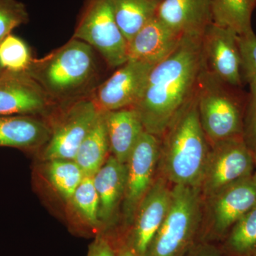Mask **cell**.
<instances>
[{
    "instance_id": "1",
    "label": "cell",
    "mask_w": 256,
    "mask_h": 256,
    "mask_svg": "<svg viewBox=\"0 0 256 256\" xmlns=\"http://www.w3.org/2000/svg\"><path fill=\"white\" fill-rule=\"evenodd\" d=\"M204 66L202 37L186 36L166 58L154 66L133 106L146 132L162 137L196 94Z\"/></svg>"
},
{
    "instance_id": "2",
    "label": "cell",
    "mask_w": 256,
    "mask_h": 256,
    "mask_svg": "<svg viewBox=\"0 0 256 256\" xmlns=\"http://www.w3.org/2000/svg\"><path fill=\"white\" fill-rule=\"evenodd\" d=\"M160 139V176L173 186L200 188L210 143L198 117L196 92Z\"/></svg>"
},
{
    "instance_id": "3",
    "label": "cell",
    "mask_w": 256,
    "mask_h": 256,
    "mask_svg": "<svg viewBox=\"0 0 256 256\" xmlns=\"http://www.w3.org/2000/svg\"><path fill=\"white\" fill-rule=\"evenodd\" d=\"M85 42L72 38L41 60L28 73L58 104L90 96L98 76L95 52Z\"/></svg>"
},
{
    "instance_id": "4",
    "label": "cell",
    "mask_w": 256,
    "mask_h": 256,
    "mask_svg": "<svg viewBox=\"0 0 256 256\" xmlns=\"http://www.w3.org/2000/svg\"><path fill=\"white\" fill-rule=\"evenodd\" d=\"M204 223V198L198 188L174 185L169 210L146 256H185Z\"/></svg>"
},
{
    "instance_id": "5",
    "label": "cell",
    "mask_w": 256,
    "mask_h": 256,
    "mask_svg": "<svg viewBox=\"0 0 256 256\" xmlns=\"http://www.w3.org/2000/svg\"><path fill=\"white\" fill-rule=\"evenodd\" d=\"M226 84L204 69L198 88L197 108L204 132L210 144L242 136V104Z\"/></svg>"
},
{
    "instance_id": "6",
    "label": "cell",
    "mask_w": 256,
    "mask_h": 256,
    "mask_svg": "<svg viewBox=\"0 0 256 256\" xmlns=\"http://www.w3.org/2000/svg\"><path fill=\"white\" fill-rule=\"evenodd\" d=\"M99 112L92 95L57 106L50 114V136L42 151V159L74 160Z\"/></svg>"
},
{
    "instance_id": "7",
    "label": "cell",
    "mask_w": 256,
    "mask_h": 256,
    "mask_svg": "<svg viewBox=\"0 0 256 256\" xmlns=\"http://www.w3.org/2000/svg\"><path fill=\"white\" fill-rule=\"evenodd\" d=\"M97 50L110 68L128 60V44L114 18L111 0H86L73 35Z\"/></svg>"
},
{
    "instance_id": "8",
    "label": "cell",
    "mask_w": 256,
    "mask_h": 256,
    "mask_svg": "<svg viewBox=\"0 0 256 256\" xmlns=\"http://www.w3.org/2000/svg\"><path fill=\"white\" fill-rule=\"evenodd\" d=\"M255 170L254 152L242 136L210 144V150L200 188L203 198L242 178L252 176Z\"/></svg>"
},
{
    "instance_id": "9",
    "label": "cell",
    "mask_w": 256,
    "mask_h": 256,
    "mask_svg": "<svg viewBox=\"0 0 256 256\" xmlns=\"http://www.w3.org/2000/svg\"><path fill=\"white\" fill-rule=\"evenodd\" d=\"M160 150V138L144 131L126 162L127 182L122 204L126 224L132 225L140 203L156 180Z\"/></svg>"
},
{
    "instance_id": "10",
    "label": "cell",
    "mask_w": 256,
    "mask_h": 256,
    "mask_svg": "<svg viewBox=\"0 0 256 256\" xmlns=\"http://www.w3.org/2000/svg\"><path fill=\"white\" fill-rule=\"evenodd\" d=\"M58 105L28 72L0 74V116H50Z\"/></svg>"
},
{
    "instance_id": "11",
    "label": "cell",
    "mask_w": 256,
    "mask_h": 256,
    "mask_svg": "<svg viewBox=\"0 0 256 256\" xmlns=\"http://www.w3.org/2000/svg\"><path fill=\"white\" fill-rule=\"evenodd\" d=\"M252 176L230 184L204 198V218L216 236H222L256 205V185Z\"/></svg>"
},
{
    "instance_id": "12",
    "label": "cell",
    "mask_w": 256,
    "mask_h": 256,
    "mask_svg": "<svg viewBox=\"0 0 256 256\" xmlns=\"http://www.w3.org/2000/svg\"><path fill=\"white\" fill-rule=\"evenodd\" d=\"M154 66L128 60L90 94L98 108L110 111L133 107L139 100Z\"/></svg>"
},
{
    "instance_id": "13",
    "label": "cell",
    "mask_w": 256,
    "mask_h": 256,
    "mask_svg": "<svg viewBox=\"0 0 256 256\" xmlns=\"http://www.w3.org/2000/svg\"><path fill=\"white\" fill-rule=\"evenodd\" d=\"M238 34L212 22L202 36L205 68L216 78L230 87L242 84Z\"/></svg>"
},
{
    "instance_id": "14",
    "label": "cell",
    "mask_w": 256,
    "mask_h": 256,
    "mask_svg": "<svg viewBox=\"0 0 256 256\" xmlns=\"http://www.w3.org/2000/svg\"><path fill=\"white\" fill-rule=\"evenodd\" d=\"M172 188L162 176L156 178L140 203L126 244L138 256H146L152 240L169 210Z\"/></svg>"
},
{
    "instance_id": "15",
    "label": "cell",
    "mask_w": 256,
    "mask_h": 256,
    "mask_svg": "<svg viewBox=\"0 0 256 256\" xmlns=\"http://www.w3.org/2000/svg\"><path fill=\"white\" fill-rule=\"evenodd\" d=\"M156 16L181 36L202 37L213 22L212 0H162Z\"/></svg>"
},
{
    "instance_id": "16",
    "label": "cell",
    "mask_w": 256,
    "mask_h": 256,
    "mask_svg": "<svg viewBox=\"0 0 256 256\" xmlns=\"http://www.w3.org/2000/svg\"><path fill=\"white\" fill-rule=\"evenodd\" d=\"M182 37L156 15L128 43V60L156 65L178 47Z\"/></svg>"
},
{
    "instance_id": "17",
    "label": "cell",
    "mask_w": 256,
    "mask_h": 256,
    "mask_svg": "<svg viewBox=\"0 0 256 256\" xmlns=\"http://www.w3.org/2000/svg\"><path fill=\"white\" fill-rule=\"evenodd\" d=\"M94 182L100 200L99 220L102 226L109 225L124 201L127 165L111 154L94 174Z\"/></svg>"
},
{
    "instance_id": "18",
    "label": "cell",
    "mask_w": 256,
    "mask_h": 256,
    "mask_svg": "<svg viewBox=\"0 0 256 256\" xmlns=\"http://www.w3.org/2000/svg\"><path fill=\"white\" fill-rule=\"evenodd\" d=\"M48 121L32 116H0V146L34 150L50 140Z\"/></svg>"
},
{
    "instance_id": "19",
    "label": "cell",
    "mask_w": 256,
    "mask_h": 256,
    "mask_svg": "<svg viewBox=\"0 0 256 256\" xmlns=\"http://www.w3.org/2000/svg\"><path fill=\"white\" fill-rule=\"evenodd\" d=\"M104 114L112 156L126 164L146 131L140 117L133 107L104 111Z\"/></svg>"
},
{
    "instance_id": "20",
    "label": "cell",
    "mask_w": 256,
    "mask_h": 256,
    "mask_svg": "<svg viewBox=\"0 0 256 256\" xmlns=\"http://www.w3.org/2000/svg\"><path fill=\"white\" fill-rule=\"evenodd\" d=\"M110 150L105 114L104 111L100 110L74 160L85 176H94L108 158Z\"/></svg>"
},
{
    "instance_id": "21",
    "label": "cell",
    "mask_w": 256,
    "mask_h": 256,
    "mask_svg": "<svg viewBox=\"0 0 256 256\" xmlns=\"http://www.w3.org/2000/svg\"><path fill=\"white\" fill-rule=\"evenodd\" d=\"M162 0H111L114 18L128 44L156 15Z\"/></svg>"
},
{
    "instance_id": "22",
    "label": "cell",
    "mask_w": 256,
    "mask_h": 256,
    "mask_svg": "<svg viewBox=\"0 0 256 256\" xmlns=\"http://www.w3.org/2000/svg\"><path fill=\"white\" fill-rule=\"evenodd\" d=\"M212 20L218 26L242 35L252 31V8L249 0H212Z\"/></svg>"
},
{
    "instance_id": "23",
    "label": "cell",
    "mask_w": 256,
    "mask_h": 256,
    "mask_svg": "<svg viewBox=\"0 0 256 256\" xmlns=\"http://www.w3.org/2000/svg\"><path fill=\"white\" fill-rule=\"evenodd\" d=\"M46 171L56 191L69 202L85 176L75 160H54L46 162Z\"/></svg>"
},
{
    "instance_id": "24",
    "label": "cell",
    "mask_w": 256,
    "mask_h": 256,
    "mask_svg": "<svg viewBox=\"0 0 256 256\" xmlns=\"http://www.w3.org/2000/svg\"><path fill=\"white\" fill-rule=\"evenodd\" d=\"M226 247L236 256H252L256 250V205L230 228Z\"/></svg>"
},
{
    "instance_id": "25",
    "label": "cell",
    "mask_w": 256,
    "mask_h": 256,
    "mask_svg": "<svg viewBox=\"0 0 256 256\" xmlns=\"http://www.w3.org/2000/svg\"><path fill=\"white\" fill-rule=\"evenodd\" d=\"M70 202L84 223L96 230L98 234L100 233L99 230L102 227L99 220L100 200L94 185V176H84Z\"/></svg>"
},
{
    "instance_id": "26",
    "label": "cell",
    "mask_w": 256,
    "mask_h": 256,
    "mask_svg": "<svg viewBox=\"0 0 256 256\" xmlns=\"http://www.w3.org/2000/svg\"><path fill=\"white\" fill-rule=\"evenodd\" d=\"M33 60L31 50L22 38L10 34L0 42V65L4 70L26 72Z\"/></svg>"
},
{
    "instance_id": "27",
    "label": "cell",
    "mask_w": 256,
    "mask_h": 256,
    "mask_svg": "<svg viewBox=\"0 0 256 256\" xmlns=\"http://www.w3.org/2000/svg\"><path fill=\"white\" fill-rule=\"evenodd\" d=\"M28 22L26 6L18 0H0V42Z\"/></svg>"
},
{
    "instance_id": "28",
    "label": "cell",
    "mask_w": 256,
    "mask_h": 256,
    "mask_svg": "<svg viewBox=\"0 0 256 256\" xmlns=\"http://www.w3.org/2000/svg\"><path fill=\"white\" fill-rule=\"evenodd\" d=\"M242 74L249 84L256 82V35L254 30L238 35Z\"/></svg>"
},
{
    "instance_id": "29",
    "label": "cell",
    "mask_w": 256,
    "mask_h": 256,
    "mask_svg": "<svg viewBox=\"0 0 256 256\" xmlns=\"http://www.w3.org/2000/svg\"><path fill=\"white\" fill-rule=\"evenodd\" d=\"M250 86L248 100L242 119V138L249 149L256 152V82Z\"/></svg>"
},
{
    "instance_id": "30",
    "label": "cell",
    "mask_w": 256,
    "mask_h": 256,
    "mask_svg": "<svg viewBox=\"0 0 256 256\" xmlns=\"http://www.w3.org/2000/svg\"><path fill=\"white\" fill-rule=\"evenodd\" d=\"M118 250L104 232L96 234L95 240L89 246L87 256H117Z\"/></svg>"
},
{
    "instance_id": "31",
    "label": "cell",
    "mask_w": 256,
    "mask_h": 256,
    "mask_svg": "<svg viewBox=\"0 0 256 256\" xmlns=\"http://www.w3.org/2000/svg\"><path fill=\"white\" fill-rule=\"evenodd\" d=\"M185 256H222L220 250L210 244H204L194 246Z\"/></svg>"
},
{
    "instance_id": "32",
    "label": "cell",
    "mask_w": 256,
    "mask_h": 256,
    "mask_svg": "<svg viewBox=\"0 0 256 256\" xmlns=\"http://www.w3.org/2000/svg\"><path fill=\"white\" fill-rule=\"evenodd\" d=\"M117 256H138L132 249L130 248L127 244H124L121 246L118 250Z\"/></svg>"
},
{
    "instance_id": "33",
    "label": "cell",
    "mask_w": 256,
    "mask_h": 256,
    "mask_svg": "<svg viewBox=\"0 0 256 256\" xmlns=\"http://www.w3.org/2000/svg\"><path fill=\"white\" fill-rule=\"evenodd\" d=\"M254 160H255V168H256V152H254ZM252 180H254V183L256 184V171L254 172V174H252Z\"/></svg>"
},
{
    "instance_id": "34",
    "label": "cell",
    "mask_w": 256,
    "mask_h": 256,
    "mask_svg": "<svg viewBox=\"0 0 256 256\" xmlns=\"http://www.w3.org/2000/svg\"><path fill=\"white\" fill-rule=\"evenodd\" d=\"M250 2V6L252 8V10H254V8L256 6V0H249Z\"/></svg>"
},
{
    "instance_id": "35",
    "label": "cell",
    "mask_w": 256,
    "mask_h": 256,
    "mask_svg": "<svg viewBox=\"0 0 256 256\" xmlns=\"http://www.w3.org/2000/svg\"><path fill=\"white\" fill-rule=\"evenodd\" d=\"M4 70V69L2 68V67L1 66V65H0V74H2V72Z\"/></svg>"
},
{
    "instance_id": "36",
    "label": "cell",
    "mask_w": 256,
    "mask_h": 256,
    "mask_svg": "<svg viewBox=\"0 0 256 256\" xmlns=\"http://www.w3.org/2000/svg\"><path fill=\"white\" fill-rule=\"evenodd\" d=\"M252 256H256V250L255 252H254V254H252Z\"/></svg>"
}]
</instances>
